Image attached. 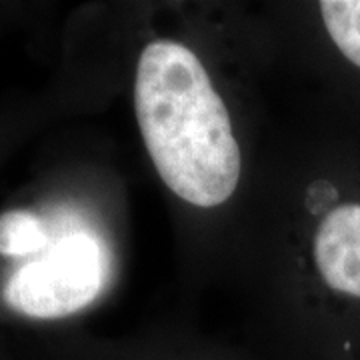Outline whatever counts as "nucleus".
Instances as JSON below:
<instances>
[{
    "mask_svg": "<svg viewBox=\"0 0 360 360\" xmlns=\"http://www.w3.org/2000/svg\"><path fill=\"white\" fill-rule=\"evenodd\" d=\"M321 283L336 296L360 304V196L340 198L324 210L312 238Z\"/></svg>",
    "mask_w": 360,
    "mask_h": 360,
    "instance_id": "obj_3",
    "label": "nucleus"
},
{
    "mask_svg": "<svg viewBox=\"0 0 360 360\" xmlns=\"http://www.w3.org/2000/svg\"><path fill=\"white\" fill-rule=\"evenodd\" d=\"M319 11L338 54L360 72V0H322Z\"/></svg>",
    "mask_w": 360,
    "mask_h": 360,
    "instance_id": "obj_4",
    "label": "nucleus"
},
{
    "mask_svg": "<svg viewBox=\"0 0 360 360\" xmlns=\"http://www.w3.org/2000/svg\"><path fill=\"white\" fill-rule=\"evenodd\" d=\"M134 112L158 176L179 198L214 208L240 180V148L226 104L200 58L174 40L144 46Z\"/></svg>",
    "mask_w": 360,
    "mask_h": 360,
    "instance_id": "obj_1",
    "label": "nucleus"
},
{
    "mask_svg": "<svg viewBox=\"0 0 360 360\" xmlns=\"http://www.w3.org/2000/svg\"><path fill=\"white\" fill-rule=\"evenodd\" d=\"M104 281L103 248L90 234L60 238L39 260L26 262L11 274L4 300L30 319H63L89 307Z\"/></svg>",
    "mask_w": 360,
    "mask_h": 360,
    "instance_id": "obj_2",
    "label": "nucleus"
},
{
    "mask_svg": "<svg viewBox=\"0 0 360 360\" xmlns=\"http://www.w3.org/2000/svg\"><path fill=\"white\" fill-rule=\"evenodd\" d=\"M46 243V231L32 212L8 210L0 214V255L26 257L42 250Z\"/></svg>",
    "mask_w": 360,
    "mask_h": 360,
    "instance_id": "obj_5",
    "label": "nucleus"
}]
</instances>
